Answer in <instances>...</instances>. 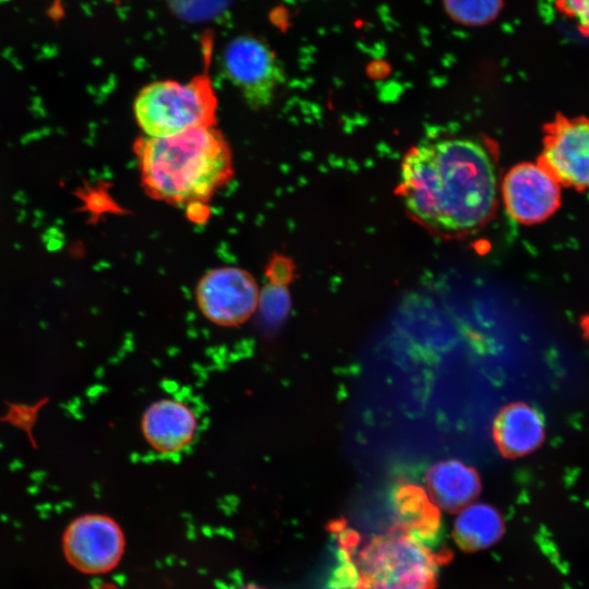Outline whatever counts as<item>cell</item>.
Returning <instances> with one entry per match:
<instances>
[{"label":"cell","instance_id":"obj_5","mask_svg":"<svg viewBox=\"0 0 589 589\" xmlns=\"http://www.w3.org/2000/svg\"><path fill=\"white\" fill-rule=\"evenodd\" d=\"M125 548L120 525L110 516L86 513L73 518L61 536V549L71 567L86 575L113 569Z\"/></svg>","mask_w":589,"mask_h":589},{"label":"cell","instance_id":"obj_9","mask_svg":"<svg viewBox=\"0 0 589 589\" xmlns=\"http://www.w3.org/2000/svg\"><path fill=\"white\" fill-rule=\"evenodd\" d=\"M539 160L563 187L589 190V118L557 116L545 129Z\"/></svg>","mask_w":589,"mask_h":589},{"label":"cell","instance_id":"obj_19","mask_svg":"<svg viewBox=\"0 0 589 589\" xmlns=\"http://www.w3.org/2000/svg\"><path fill=\"white\" fill-rule=\"evenodd\" d=\"M76 195L84 202V209L94 215L107 208L108 201L101 191L93 189L79 190Z\"/></svg>","mask_w":589,"mask_h":589},{"label":"cell","instance_id":"obj_13","mask_svg":"<svg viewBox=\"0 0 589 589\" xmlns=\"http://www.w3.org/2000/svg\"><path fill=\"white\" fill-rule=\"evenodd\" d=\"M505 531L504 520L493 506L484 503L467 505L454 522L453 538L466 552L491 548Z\"/></svg>","mask_w":589,"mask_h":589},{"label":"cell","instance_id":"obj_4","mask_svg":"<svg viewBox=\"0 0 589 589\" xmlns=\"http://www.w3.org/2000/svg\"><path fill=\"white\" fill-rule=\"evenodd\" d=\"M361 589H435L436 560L423 542L396 528L366 543L359 555Z\"/></svg>","mask_w":589,"mask_h":589},{"label":"cell","instance_id":"obj_12","mask_svg":"<svg viewBox=\"0 0 589 589\" xmlns=\"http://www.w3.org/2000/svg\"><path fill=\"white\" fill-rule=\"evenodd\" d=\"M426 484L434 504L450 513L469 505L481 490L476 469L455 459L432 466L426 473Z\"/></svg>","mask_w":589,"mask_h":589},{"label":"cell","instance_id":"obj_14","mask_svg":"<svg viewBox=\"0 0 589 589\" xmlns=\"http://www.w3.org/2000/svg\"><path fill=\"white\" fill-rule=\"evenodd\" d=\"M397 528L421 540L433 536L440 525V510L426 492L416 484L402 483L394 493Z\"/></svg>","mask_w":589,"mask_h":589},{"label":"cell","instance_id":"obj_2","mask_svg":"<svg viewBox=\"0 0 589 589\" xmlns=\"http://www.w3.org/2000/svg\"><path fill=\"white\" fill-rule=\"evenodd\" d=\"M133 151L144 191L168 204L200 207L233 176L231 148L216 127L143 135Z\"/></svg>","mask_w":589,"mask_h":589},{"label":"cell","instance_id":"obj_3","mask_svg":"<svg viewBox=\"0 0 589 589\" xmlns=\"http://www.w3.org/2000/svg\"><path fill=\"white\" fill-rule=\"evenodd\" d=\"M218 98L207 72L189 81L158 80L144 85L133 101L144 135L166 137L190 129L216 127Z\"/></svg>","mask_w":589,"mask_h":589},{"label":"cell","instance_id":"obj_10","mask_svg":"<svg viewBox=\"0 0 589 589\" xmlns=\"http://www.w3.org/2000/svg\"><path fill=\"white\" fill-rule=\"evenodd\" d=\"M197 420L193 410L177 399L153 402L142 418V431L147 443L157 452L173 454L194 438Z\"/></svg>","mask_w":589,"mask_h":589},{"label":"cell","instance_id":"obj_15","mask_svg":"<svg viewBox=\"0 0 589 589\" xmlns=\"http://www.w3.org/2000/svg\"><path fill=\"white\" fill-rule=\"evenodd\" d=\"M448 15L467 26L485 25L493 21L503 8V0H443Z\"/></svg>","mask_w":589,"mask_h":589},{"label":"cell","instance_id":"obj_21","mask_svg":"<svg viewBox=\"0 0 589 589\" xmlns=\"http://www.w3.org/2000/svg\"><path fill=\"white\" fill-rule=\"evenodd\" d=\"M241 589H264V588L255 586V585H249V586L242 587Z\"/></svg>","mask_w":589,"mask_h":589},{"label":"cell","instance_id":"obj_11","mask_svg":"<svg viewBox=\"0 0 589 589\" xmlns=\"http://www.w3.org/2000/svg\"><path fill=\"white\" fill-rule=\"evenodd\" d=\"M545 436L541 413L526 402H512L496 416L493 438L500 453L507 458H518L534 452Z\"/></svg>","mask_w":589,"mask_h":589},{"label":"cell","instance_id":"obj_6","mask_svg":"<svg viewBox=\"0 0 589 589\" xmlns=\"http://www.w3.org/2000/svg\"><path fill=\"white\" fill-rule=\"evenodd\" d=\"M223 67L227 79L254 109L271 105L284 80L276 53L251 35H240L228 43Z\"/></svg>","mask_w":589,"mask_h":589},{"label":"cell","instance_id":"obj_1","mask_svg":"<svg viewBox=\"0 0 589 589\" xmlns=\"http://www.w3.org/2000/svg\"><path fill=\"white\" fill-rule=\"evenodd\" d=\"M500 183L496 153L488 140L448 137L408 149L397 193L420 226L455 238L489 223L497 207Z\"/></svg>","mask_w":589,"mask_h":589},{"label":"cell","instance_id":"obj_20","mask_svg":"<svg viewBox=\"0 0 589 589\" xmlns=\"http://www.w3.org/2000/svg\"><path fill=\"white\" fill-rule=\"evenodd\" d=\"M93 589H117L113 585L111 584H103L100 586H97Z\"/></svg>","mask_w":589,"mask_h":589},{"label":"cell","instance_id":"obj_7","mask_svg":"<svg viewBox=\"0 0 589 589\" xmlns=\"http://www.w3.org/2000/svg\"><path fill=\"white\" fill-rule=\"evenodd\" d=\"M202 314L220 326H237L247 322L260 302L254 277L245 269L224 266L202 276L196 290Z\"/></svg>","mask_w":589,"mask_h":589},{"label":"cell","instance_id":"obj_18","mask_svg":"<svg viewBox=\"0 0 589 589\" xmlns=\"http://www.w3.org/2000/svg\"><path fill=\"white\" fill-rule=\"evenodd\" d=\"M322 589H361L358 570L349 565L339 567Z\"/></svg>","mask_w":589,"mask_h":589},{"label":"cell","instance_id":"obj_17","mask_svg":"<svg viewBox=\"0 0 589 589\" xmlns=\"http://www.w3.org/2000/svg\"><path fill=\"white\" fill-rule=\"evenodd\" d=\"M557 10L573 20L579 31L589 35V0H556Z\"/></svg>","mask_w":589,"mask_h":589},{"label":"cell","instance_id":"obj_16","mask_svg":"<svg viewBox=\"0 0 589 589\" xmlns=\"http://www.w3.org/2000/svg\"><path fill=\"white\" fill-rule=\"evenodd\" d=\"M170 8L182 19L204 20L219 12L228 0H168Z\"/></svg>","mask_w":589,"mask_h":589},{"label":"cell","instance_id":"obj_8","mask_svg":"<svg viewBox=\"0 0 589 589\" xmlns=\"http://www.w3.org/2000/svg\"><path fill=\"white\" fill-rule=\"evenodd\" d=\"M563 185L540 161L513 166L500 183L507 214L521 225H536L550 218L558 208Z\"/></svg>","mask_w":589,"mask_h":589}]
</instances>
